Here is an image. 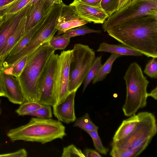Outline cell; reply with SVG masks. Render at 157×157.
<instances>
[{"label":"cell","mask_w":157,"mask_h":157,"mask_svg":"<svg viewBox=\"0 0 157 157\" xmlns=\"http://www.w3.org/2000/svg\"><path fill=\"white\" fill-rule=\"evenodd\" d=\"M138 121L137 114L124 120L115 132L113 138V142L118 141L127 136L133 129Z\"/></svg>","instance_id":"ffe728a7"},{"label":"cell","mask_w":157,"mask_h":157,"mask_svg":"<svg viewBox=\"0 0 157 157\" xmlns=\"http://www.w3.org/2000/svg\"><path fill=\"white\" fill-rule=\"evenodd\" d=\"M146 16L157 17V0H132L109 17L102 24L104 32L122 23Z\"/></svg>","instance_id":"ba28073f"},{"label":"cell","mask_w":157,"mask_h":157,"mask_svg":"<svg viewBox=\"0 0 157 157\" xmlns=\"http://www.w3.org/2000/svg\"><path fill=\"white\" fill-rule=\"evenodd\" d=\"M54 5L51 4L49 0H39L30 5L26 13L25 34L38 24Z\"/></svg>","instance_id":"4fadbf2b"},{"label":"cell","mask_w":157,"mask_h":157,"mask_svg":"<svg viewBox=\"0 0 157 157\" xmlns=\"http://www.w3.org/2000/svg\"><path fill=\"white\" fill-rule=\"evenodd\" d=\"M0 75L5 97L14 104L21 105L25 102V98L17 78L1 70Z\"/></svg>","instance_id":"2e32d148"},{"label":"cell","mask_w":157,"mask_h":157,"mask_svg":"<svg viewBox=\"0 0 157 157\" xmlns=\"http://www.w3.org/2000/svg\"><path fill=\"white\" fill-rule=\"evenodd\" d=\"M122 56L120 54L111 53L105 62L100 67L98 73L92 80L93 84L101 81L105 79L107 75L111 72L114 62L117 59Z\"/></svg>","instance_id":"44dd1931"},{"label":"cell","mask_w":157,"mask_h":157,"mask_svg":"<svg viewBox=\"0 0 157 157\" xmlns=\"http://www.w3.org/2000/svg\"><path fill=\"white\" fill-rule=\"evenodd\" d=\"M61 157H85L81 150L73 144H71L63 148Z\"/></svg>","instance_id":"1f68e13d"},{"label":"cell","mask_w":157,"mask_h":157,"mask_svg":"<svg viewBox=\"0 0 157 157\" xmlns=\"http://www.w3.org/2000/svg\"><path fill=\"white\" fill-rule=\"evenodd\" d=\"M32 0H16L10 5L5 14L8 15L16 13L29 4Z\"/></svg>","instance_id":"f546056e"},{"label":"cell","mask_w":157,"mask_h":157,"mask_svg":"<svg viewBox=\"0 0 157 157\" xmlns=\"http://www.w3.org/2000/svg\"><path fill=\"white\" fill-rule=\"evenodd\" d=\"M132 0H119L117 11L120 10L129 4Z\"/></svg>","instance_id":"f35d334b"},{"label":"cell","mask_w":157,"mask_h":157,"mask_svg":"<svg viewBox=\"0 0 157 157\" xmlns=\"http://www.w3.org/2000/svg\"><path fill=\"white\" fill-rule=\"evenodd\" d=\"M49 1L52 4H61L63 3L62 0H49Z\"/></svg>","instance_id":"b9f144b4"},{"label":"cell","mask_w":157,"mask_h":157,"mask_svg":"<svg viewBox=\"0 0 157 157\" xmlns=\"http://www.w3.org/2000/svg\"><path fill=\"white\" fill-rule=\"evenodd\" d=\"M26 19V14L21 20L17 29L9 38L0 53V70L2 64L9 52L24 35Z\"/></svg>","instance_id":"e0dca14e"},{"label":"cell","mask_w":157,"mask_h":157,"mask_svg":"<svg viewBox=\"0 0 157 157\" xmlns=\"http://www.w3.org/2000/svg\"><path fill=\"white\" fill-rule=\"evenodd\" d=\"M65 4H54L43 24L37 31L30 42L17 54L6 58L2 65V69L12 67L23 57L27 56L44 43L48 42L58 31L56 28L58 19Z\"/></svg>","instance_id":"5b68a950"},{"label":"cell","mask_w":157,"mask_h":157,"mask_svg":"<svg viewBox=\"0 0 157 157\" xmlns=\"http://www.w3.org/2000/svg\"><path fill=\"white\" fill-rule=\"evenodd\" d=\"M82 3L86 5L94 6L100 7L101 0H79Z\"/></svg>","instance_id":"74e56055"},{"label":"cell","mask_w":157,"mask_h":157,"mask_svg":"<svg viewBox=\"0 0 157 157\" xmlns=\"http://www.w3.org/2000/svg\"><path fill=\"white\" fill-rule=\"evenodd\" d=\"M76 92L70 93L63 101L52 106L54 116L61 122L69 124L76 120L75 111Z\"/></svg>","instance_id":"9a60e30c"},{"label":"cell","mask_w":157,"mask_h":157,"mask_svg":"<svg viewBox=\"0 0 157 157\" xmlns=\"http://www.w3.org/2000/svg\"><path fill=\"white\" fill-rule=\"evenodd\" d=\"M72 53V50L64 51L58 56L54 79L56 104L63 101L69 94L68 86Z\"/></svg>","instance_id":"30bf717a"},{"label":"cell","mask_w":157,"mask_h":157,"mask_svg":"<svg viewBox=\"0 0 157 157\" xmlns=\"http://www.w3.org/2000/svg\"><path fill=\"white\" fill-rule=\"evenodd\" d=\"M5 94L4 92L3 86L2 85V81L0 75V97H5Z\"/></svg>","instance_id":"60d3db41"},{"label":"cell","mask_w":157,"mask_h":157,"mask_svg":"<svg viewBox=\"0 0 157 157\" xmlns=\"http://www.w3.org/2000/svg\"><path fill=\"white\" fill-rule=\"evenodd\" d=\"M147 147L143 145L132 149H123L112 147L110 155L113 157H136L140 155Z\"/></svg>","instance_id":"7402d4cb"},{"label":"cell","mask_w":157,"mask_h":157,"mask_svg":"<svg viewBox=\"0 0 157 157\" xmlns=\"http://www.w3.org/2000/svg\"><path fill=\"white\" fill-rule=\"evenodd\" d=\"M156 59L152 58L145 66L144 72L151 78H157V61Z\"/></svg>","instance_id":"d6a6232c"},{"label":"cell","mask_w":157,"mask_h":157,"mask_svg":"<svg viewBox=\"0 0 157 157\" xmlns=\"http://www.w3.org/2000/svg\"><path fill=\"white\" fill-rule=\"evenodd\" d=\"M147 97H151L156 100L157 99V87L152 90L150 93H147Z\"/></svg>","instance_id":"ab89813d"},{"label":"cell","mask_w":157,"mask_h":157,"mask_svg":"<svg viewBox=\"0 0 157 157\" xmlns=\"http://www.w3.org/2000/svg\"><path fill=\"white\" fill-rule=\"evenodd\" d=\"M66 135L65 127L59 120L32 118L27 124L10 130L8 137L13 142L22 140L42 144Z\"/></svg>","instance_id":"3957f363"},{"label":"cell","mask_w":157,"mask_h":157,"mask_svg":"<svg viewBox=\"0 0 157 157\" xmlns=\"http://www.w3.org/2000/svg\"><path fill=\"white\" fill-rule=\"evenodd\" d=\"M73 126L78 127L86 132L98 130V127L91 120L89 114L85 113L83 116L75 121Z\"/></svg>","instance_id":"603a6c76"},{"label":"cell","mask_w":157,"mask_h":157,"mask_svg":"<svg viewBox=\"0 0 157 157\" xmlns=\"http://www.w3.org/2000/svg\"><path fill=\"white\" fill-rule=\"evenodd\" d=\"M123 79L125 82L126 95L122 109L124 115L130 117L147 104V88L149 83L140 66L136 62L131 63Z\"/></svg>","instance_id":"277c9868"},{"label":"cell","mask_w":157,"mask_h":157,"mask_svg":"<svg viewBox=\"0 0 157 157\" xmlns=\"http://www.w3.org/2000/svg\"><path fill=\"white\" fill-rule=\"evenodd\" d=\"M30 6L29 4L14 13L5 14L3 20L0 25V53L8 39L16 31Z\"/></svg>","instance_id":"8fae6325"},{"label":"cell","mask_w":157,"mask_h":157,"mask_svg":"<svg viewBox=\"0 0 157 157\" xmlns=\"http://www.w3.org/2000/svg\"><path fill=\"white\" fill-rule=\"evenodd\" d=\"M89 23L79 17L69 5H64L57 21L56 28L58 35L67 30Z\"/></svg>","instance_id":"5bb4252c"},{"label":"cell","mask_w":157,"mask_h":157,"mask_svg":"<svg viewBox=\"0 0 157 157\" xmlns=\"http://www.w3.org/2000/svg\"><path fill=\"white\" fill-rule=\"evenodd\" d=\"M55 51L50 46L48 42L44 43L28 55L25 66L17 78L25 101H39L41 78L51 57Z\"/></svg>","instance_id":"7a4b0ae2"},{"label":"cell","mask_w":157,"mask_h":157,"mask_svg":"<svg viewBox=\"0 0 157 157\" xmlns=\"http://www.w3.org/2000/svg\"><path fill=\"white\" fill-rule=\"evenodd\" d=\"M16 0H0V12L6 11L8 6Z\"/></svg>","instance_id":"8d00e7d4"},{"label":"cell","mask_w":157,"mask_h":157,"mask_svg":"<svg viewBox=\"0 0 157 157\" xmlns=\"http://www.w3.org/2000/svg\"><path fill=\"white\" fill-rule=\"evenodd\" d=\"M1 100L0 99V115L1 114V113H2V109H1Z\"/></svg>","instance_id":"f6af8a7d"},{"label":"cell","mask_w":157,"mask_h":157,"mask_svg":"<svg viewBox=\"0 0 157 157\" xmlns=\"http://www.w3.org/2000/svg\"><path fill=\"white\" fill-rule=\"evenodd\" d=\"M27 115L32 116L42 119H50L52 117L51 106L42 105L38 109L29 113Z\"/></svg>","instance_id":"f1b7e54d"},{"label":"cell","mask_w":157,"mask_h":157,"mask_svg":"<svg viewBox=\"0 0 157 157\" xmlns=\"http://www.w3.org/2000/svg\"><path fill=\"white\" fill-rule=\"evenodd\" d=\"M59 55L53 54L42 75L40 83V98L38 102L53 106L56 104L54 79Z\"/></svg>","instance_id":"9c48e42d"},{"label":"cell","mask_w":157,"mask_h":157,"mask_svg":"<svg viewBox=\"0 0 157 157\" xmlns=\"http://www.w3.org/2000/svg\"><path fill=\"white\" fill-rule=\"evenodd\" d=\"M27 152L24 149H21L13 152L0 154V157H25L27 156Z\"/></svg>","instance_id":"e575fe53"},{"label":"cell","mask_w":157,"mask_h":157,"mask_svg":"<svg viewBox=\"0 0 157 157\" xmlns=\"http://www.w3.org/2000/svg\"><path fill=\"white\" fill-rule=\"evenodd\" d=\"M5 11H3L0 12V25L2 22L5 16Z\"/></svg>","instance_id":"7bdbcfd3"},{"label":"cell","mask_w":157,"mask_h":157,"mask_svg":"<svg viewBox=\"0 0 157 157\" xmlns=\"http://www.w3.org/2000/svg\"><path fill=\"white\" fill-rule=\"evenodd\" d=\"M119 0H101V6L109 17L117 10Z\"/></svg>","instance_id":"4dcf8cb0"},{"label":"cell","mask_w":157,"mask_h":157,"mask_svg":"<svg viewBox=\"0 0 157 157\" xmlns=\"http://www.w3.org/2000/svg\"><path fill=\"white\" fill-rule=\"evenodd\" d=\"M85 157H101L98 152L96 150L90 149L86 148L83 153Z\"/></svg>","instance_id":"d590c367"},{"label":"cell","mask_w":157,"mask_h":157,"mask_svg":"<svg viewBox=\"0 0 157 157\" xmlns=\"http://www.w3.org/2000/svg\"><path fill=\"white\" fill-rule=\"evenodd\" d=\"M124 45L146 56L157 58V17L146 16L119 25L107 31Z\"/></svg>","instance_id":"6da1fadb"},{"label":"cell","mask_w":157,"mask_h":157,"mask_svg":"<svg viewBox=\"0 0 157 157\" xmlns=\"http://www.w3.org/2000/svg\"><path fill=\"white\" fill-rule=\"evenodd\" d=\"M86 132L92 138L96 150L102 154L106 155L109 151V149L103 146L98 134V130L88 131Z\"/></svg>","instance_id":"83f0119b"},{"label":"cell","mask_w":157,"mask_h":157,"mask_svg":"<svg viewBox=\"0 0 157 157\" xmlns=\"http://www.w3.org/2000/svg\"><path fill=\"white\" fill-rule=\"evenodd\" d=\"M70 39L64 37L62 35L54 36L49 41L48 43L55 51L63 50L68 45Z\"/></svg>","instance_id":"4316f807"},{"label":"cell","mask_w":157,"mask_h":157,"mask_svg":"<svg viewBox=\"0 0 157 157\" xmlns=\"http://www.w3.org/2000/svg\"><path fill=\"white\" fill-rule=\"evenodd\" d=\"M102 56L95 58L85 79L83 92L96 75L101 64Z\"/></svg>","instance_id":"d4e9b609"},{"label":"cell","mask_w":157,"mask_h":157,"mask_svg":"<svg viewBox=\"0 0 157 157\" xmlns=\"http://www.w3.org/2000/svg\"><path fill=\"white\" fill-rule=\"evenodd\" d=\"M19 107L16 110V112L19 115H27L40 108L42 104L37 101H25L20 105Z\"/></svg>","instance_id":"484cf974"},{"label":"cell","mask_w":157,"mask_h":157,"mask_svg":"<svg viewBox=\"0 0 157 157\" xmlns=\"http://www.w3.org/2000/svg\"><path fill=\"white\" fill-rule=\"evenodd\" d=\"M70 5L79 17L89 23L103 24L109 17L101 7L90 6L79 0H74Z\"/></svg>","instance_id":"7c38bea8"},{"label":"cell","mask_w":157,"mask_h":157,"mask_svg":"<svg viewBox=\"0 0 157 157\" xmlns=\"http://www.w3.org/2000/svg\"><path fill=\"white\" fill-rule=\"evenodd\" d=\"M28 55L23 57L13 67L12 75L17 78L21 74L26 64Z\"/></svg>","instance_id":"836d02e7"},{"label":"cell","mask_w":157,"mask_h":157,"mask_svg":"<svg viewBox=\"0 0 157 157\" xmlns=\"http://www.w3.org/2000/svg\"><path fill=\"white\" fill-rule=\"evenodd\" d=\"M38 0H32V1L29 3V4H30V5H32L34 4Z\"/></svg>","instance_id":"ee69618b"},{"label":"cell","mask_w":157,"mask_h":157,"mask_svg":"<svg viewBox=\"0 0 157 157\" xmlns=\"http://www.w3.org/2000/svg\"><path fill=\"white\" fill-rule=\"evenodd\" d=\"M52 9L46 14L38 24L24 35L10 50L6 57L17 54L26 46L37 31L43 24Z\"/></svg>","instance_id":"d6986e66"},{"label":"cell","mask_w":157,"mask_h":157,"mask_svg":"<svg viewBox=\"0 0 157 157\" xmlns=\"http://www.w3.org/2000/svg\"><path fill=\"white\" fill-rule=\"evenodd\" d=\"M95 59V52L88 46L81 44L74 45L70 65L69 93L77 91Z\"/></svg>","instance_id":"52a82bcc"},{"label":"cell","mask_w":157,"mask_h":157,"mask_svg":"<svg viewBox=\"0 0 157 157\" xmlns=\"http://www.w3.org/2000/svg\"><path fill=\"white\" fill-rule=\"evenodd\" d=\"M101 32V30L91 29L85 25H83L67 30L63 34L62 36L65 38L70 39L72 37L84 35L88 33H100Z\"/></svg>","instance_id":"cb8c5ba5"},{"label":"cell","mask_w":157,"mask_h":157,"mask_svg":"<svg viewBox=\"0 0 157 157\" xmlns=\"http://www.w3.org/2000/svg\"><path fill=\"white\" fill-rule=\"evenodd\" d=\"M139 121L133 129L127 136L116 142H112V147L132 149L141 146H148L157 132L156 120L151 113L143 112L137 114Z\"/></svg>","instance_id":"8992f818"},{"label":"cell","mask_w":157,"mask_h":157,"mask_svg":"<svg viewBox=\"0 0 157 157\" xmlns=\"http://www.w3.org/2000/svg\"><path fill=\"white\" fill-rule=\"evenodd\" d=\"M96 51L119 54L122 56H142L140 52L123 44H110L104 42L100 44Z\"/></svg>","instance_id":"ac0fdd59"}]
</instances>
